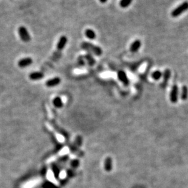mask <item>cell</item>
<instances>
[{"label":"cell","mask_w":188,"mask_h":188,"mask_svg":"<svg viewBox=\"0 0 188 188\" xmlns=\"http://www.w3.org/2000/svg\"><path fill=\"white\" fill-rule=\"evenodd\" d=\"M84 59H85V60H86V61L87 62V63L88 64V65L89 66H93L96 63V61H95V58H93L91 54L89 53L86 54L84 56Z\"/></svg>","instance_id":"cell-13"},{"label":"cell","mask_w":188,"mask_h":188,"mask_svg":"<svg viewBox=\"0 0 188 188\" xmlns=\"http://www.w3.org/2000/svg\"><path fill=\"white\" fill-rule=\"evenodd\" d=\"M118 79H119V81H121V82L125 85H129V80L126 73V72H124L122 70L119 71L118 73Z\"/></svg>","instance_id":"cell-8"},{"label":"cell","mask_w":188,"mask_h":188,"mask_svg":"<svg viewBox=\"0 0 188 188\" xmlns=\"http://www.w3.org/2000/svg\"><path fill=\"white\" fill-rule=\"evenodd\" d=\"M18 32L19 34L20 37L24 42H29L31 40V36L28 31V29L23 26L19 27L18 29Z\"/></svg>","instance_id":"cell-3"},{"label":"cell","mask_w":188,"mask_h":188,"mask_svg":"<svg viewBox=\"0 0 188 188\" xmlns=\"http://www.w3.org/2000/svg\"><path fill=\"white\" fill-rule=\"evenodd\" d=\"M81 48L87 51L89 53L94 54L97 56H99L102 54V50L101 48L89 42H82V44H81Z\"/></svg>","instance_id":"cell-1"},{"label":"cell","mask_w":188,"mask_h":188,"mask_svg":"<svg viewBox=\"0 0 188 188\" xmlns=\"http://www.w3.org/2000/svg\"><path fill=\"white\" fill-rule=\"evenodd\" d=\"M70 165L72 169H77L80 165V161L78 159L72 160L70 162Z\"/></svg>","instance_id":"cell-20"},{"label":"cell","mask_w":188,"mask_h":188,"mask_svg":"<svg viewBox=\"0 0 188 188\" xmlns=\"http://www.w3.org/2000/svg\"><path fill=\"white\" fill-rule=\"evenodd\" d=\"M163 83H161V85L163 87H165L166 85H167L168 81L170 78V76H171V71H170V70L169 69H166L163 73Z\"/></svg>","instance_id":"cell-9"},{"label":"cell","mask_w":188,"mask_h":188,"mask_svg":"<svg viewBox=\"0 0 188 188\" xmlns=\"http://www.w3.org/2000/svg\"><path fill=\"white\" fill-rule=\"evenodd\" d=\"M178 87L176 84L174 85L170 93V100L173 103H176L178 101Z\"/></svg>","instance_id":"cell-4"},{"label":"cell","mask_w":188,"mask_h":188,"mask_svg":"<svg viewBox=\"0 0 188 188\" xmlns=\"http://www.w3.org/2000/svg\"><path fill=\"white\" fill-rule=\"evenodd\" d=\"M82 142H83V140H82V137L80 136H77L75 139V142H74V145H76V146L78 147V148L81 147L82 145Z\"/></svg>","instance_id":"cell-19"},{"label":"cell","mask_w":188,"mask_h":188,"mask_svg":"<svg viewBox=\"0 0 188 188\" xmlns=\"http://www.w3.org/2000/svg\"><path fill=\"white\" fill-rule=\"evenodd\" d=\"M162 76H163V73H162V72L160 70H156L153 71L152 74V78L155 81L159 80Z\"/></svg>","instance_id":"cell-17"},{"label":"cell","mask_w":188,"mask_h":188,"mask_svg":"<svg viewBox=\"0 0 188 188\" xmlns=\"http://www.w3.org/2000/svg\"><path fill=\"white\" fill-rule=\"evenodd\" d=\"M61 83V79L59 77H55L54 78L50 79L46 82L45 84L48 87H54L57 86Z\"/></svg>","instance_id":"cell-7"},{"label":"cell","mask_w":188,"mask_h":188,"mask_svg":"<svg viewBox=\"0 0 188 188\" xmlns=\"http://www.w3.org/2000/svg\"><path fill=\"white\" fill-rule=\"evenodd\" d=\"M53 103L55 108L58 109L62 108L63 106V101L62 100V98L60 97H55L53 101Z\"/></svg>","instance_id":"cell-14"},{"label":"cell","mask_w":188,"mask_h":188,"mask_svg":"<svg viewBox=\"0 0 188 188\" xmlns=\"http://www.w3.org/2000/svg\"><path fill=\"white\" fill-rule=\"evenodd\" d=\"M68 42V38L65 36H62L60 37L57 45V51L60 52L65 48Z\"/></svg>","instance_id":"cell-5"},{"label":"cell","mask_w":188,"mask_h":188,"mask_svg":"<svg viewBox=\"0 0 188 188\" xmlns=\"http://www.w3.org/2000/svg\"><path fill=\"white\" fill-rule=\"evenodd\" d=\"M141 46V42L137 39L135 40L130 45V51L131 53H136Z\"/></svg>","instance_id":"cell-10"},{"label":"cell","mask_w":188,"mask_h":188,"mask_svg":"<svg viewBox=\"0 0 188 188\" xmlns=\"http://www.w3.org/2000/svg\"><path fill=\"white\" fill-rule=\"evenodd\" d=\"M104 169L106 172H110L113 169V161L112 158L107 157L104 161Z\"/></svg>","instance_id":"cell-11"},{"label":"cell","mask_w":188,"mask_h":188,"mask_svg":"<svg viewBox=\"0 0 188 188\" xmlns=\"http://www.w3.org/2000/svg\"><path fill=\"white\" fill-rule=\"evenodd\" d=\"M44 77V74L40 71L32 72L29 75V78L33 81H37L42 79Z\"/></svg>","instance_id":"cell-12"},{"label":"cell","mask_w":188,"mask_h":188,"mask_svg":"<svg viewBox=\"0 0 188 188\" xmlns=\"http://www.w3.org/2000/svg\"><path fill=\"white\" fill-rule=\"evenodd\" d=\"M108 0H99V1L102 3V4H104V3H106V2H107Z\"/></svg>","instance_id":"cell-22"},{"label":"cell","mask_w":188,"mask_h":188,"mask_svg":"<svg viewBox=\"0 0 188 188\" xmlns=\"http://www.w3.org/2000/svg\"><path fill=\"white\" fill-rule=\"evenodd\" d=\"M188 10V1H185L182 3L180 5L178 6L176 8L171 12L172 17L174 18H177V17L181 15L183 13L185 12L186 11Z\"/></svg>","instance_id":"cell-2"},{"label":"cell","mask_w":188,"mask_h":188,"mask_svg":"<svg viewBox=\"0 0 188 188\" xmlns=\"http://www.w3.org/2000/svg\"><path fill=\"white\" fill-rule=\"evenodd\" d=\"M85 35L87 37L88 39L94 40L96 37V34L95 32L91 29H87L85 30Z\"/></svg>","instance_id":"cell-15"},{"label":"cell","mask_w":188,"mask_h":188,"mask_svg":"<svg viewBox=\"0 0 188 188\" xmlns=\"http://www.w3.org/2000/svg\"><path fill=\"white\" fill-rule=\"evenodd\" d=\"M78 63L80 66H83L85 65V59L84 56H79L78 58Z\"/></svg>","instance_id":"cell-21"},{"label":"cell","mask_w":188,"mask_h":188,"mask_svg":"<svg viewBox=\"0 0 188 188\" xmlns=\"http://www.w3.org/2000/svg\"><path fill=\"white\" fill-rule=\"evenodd\" d=\"M133 0H121L119 2V6L122 8H127L132 3Z\"/></svg>","instance_id":"cell-18"},{"label":"cell","mask_w":188,"mask_h":188,"mask_svg":"<svg viewBox=\"0 0 188 188\" xmlns=\"http://www.w3.org/2000/svg\"><path fill=\"white\" fill-rule=\"evenodd\" d=\"M32 62L33 61L31 58H24L20 60L18 65L20 68H26L31 66Z\"/></svg>","instance_id":"cell-6"},{"label":"cell","mask_w":188,"mask_h":188,"mask_svg":"<svg viewBox=\"0 0 188 188\" xmlns=\"http://www.w3.org/2000/svg\"><path fill=\"white\" fill-rule=\"evenodd\" d=\"M188 97V88L186 85H183L181 89V98L183 101H185L187 99Z\"/></svg>","instance_id":"cell-16"}]
</instances>
